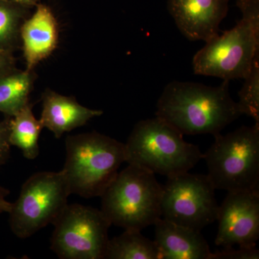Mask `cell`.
Instances as JSON below:
<instances>
[{
	"label": "cell",
	"mask_w": 259,
	"mask_h": 259,
	"mask_svg": "<svg viewBox=\"0 0 259 259\" xmlns=\"http://www.w3.org/2000/svg\"><path fill=\"white\" fill-rule=\"evenodd\" d=\"M156 108V117L183 136H216L243 115L231 96L229 81L217 87L171 81L163 89Z\"/></svg>",
	"instance_id": "6da1fadb"
},
{
	"label": "cell",
	"mask_w": 259,
	"mask_h": 259,
	"mask_svg": "<svg viewBox=\"0 0 259 259\" xmlns=\"http://www.w3.org/2000/svg\"><path fill=\"white\" fill-rule=\"evenodd\" d=\"M236 6L241 20L196 53L194 74L230 81L245 79L249 73L259 56V0H236Z\"/></svg>",
	"instance_id": "7a4b0ae2"
},
{
	"label": "cell",
	"mask_w": 259,
	"mask_h": 259,
	"mask_svg": "<svg viewBox=\"0 0 259 259\" xmlns=\"http://www.w3.org/2000/svg\"><path fill=\"white\" fill-rule=\"evenodd\" d=\"M61 170L70 194L100 197L125 162V144L96 131L69 136Z\"/></svg>",
	"instance_id": "3957f363"
},
{
	"label": "cell",
	"mask_w": 259,
	"mask_h": 259,
	"mask_svg": "<svg viewBox=\"0 0 259 259\" xmlns=\"http://www.w3.org/2000/svg\"><path fill=\"white\" fill-rule=\"evenodd\" d=\"M125 144V162L167 178L190 171L203 153L161 119L138 122Z\"/></svg>",
	"instance_id": "277c9868"
},
{
	"label": "cell",
	"mask_w": 259,
	"mask_h": 259,
	"mask_svg": "<svg viewBox=\"0 0 259 259\" xmlns=\"http://www.w3.org/2000/svg\"><path fill=\"white\" fill-rule=\"evenodd\" d=\"M162 190L155 174L128 164L100 196L102 212L112 225L141 231L161 218Z\"/></svg>",
	"instance_id": "5b68a950"
},
{
	"label": "cell",
	"mask_w": 259,
	"mask_h": 259,
	"mask_svg": "<svg viewBox=\"0 0 259 259\" xmlns=\"http://www.w3.org/2000/svg\"><path fill=\"white\" fill-rule=\"evenodd\" d=\"M214 137L202 158L214 188L259 191V124Z\"/></svg>",
	"instance_id": "8992f818"
},
{
	"label": "cell",
	"mask_w": 259,
	"mask_h": 259,
	"mask_svg": "<svg viewBox=\"0 0 259 259\" xmlns=\"http://www.w3.org/2000/svg\"><path fill=\"white\" fill-rule=\"evenodd\" d=\"M70 195L62 171H40L24 182L9 212L11 231L27 239L52 224L67 205Z\"/></svg>",
	"instance_id": "52a82bcc"
},
{
	"label": "cell",
	"mask_w": 259,
	"mask_h": 259,
	"mask_svg": "<svg viewBox=\"0 0 259 259\" xmlns=\"http://www.w3.org/2000/svg\"><path fill=\"white\" fill-rule=\"evenodd\" d=\"M51 249L62 259H104L111 226L101 209L67 204L53 222Z\"/></svg>",
	"instance_id": "ba28073f"
},
{
	"label": "cell",
	"mask_w": 259,
	"mask_h": 259,
	"mask_svg": "<svg viewBox=\"0 0 259 259\" xmlns=\"http://www.w3.org/2000/svg\"><path fill=\"white\" fill-rule=\"evenodd\" d=\"M215 190L207 175L187 171L168 177L162 190L161 218L201 231L217 221Z\"/></svg>",
	"instance_id": "9c48e42d"
},
{
	"label": "cell",
	"mask_w": 259,
	"mask_h": 259,
	"mask_svg": "<svg viewBox=\"0 0 259 259\" xmlns=\"http://www.w3.org/2000/svg\"><path fill=\"white\" fill-rule=\"evenodd\" d=\"M216 245L256 246L259 238V191L228 192L218 208Z\"/></svg>",
	"instance_id": "30bf717a"
},
{
	"label": "cell",
	"mask_w": 259,
	"mask_h": 259,
	"mask_svg": "<svg viewBox=\"0 0 259 259\" xmlns=\"http://www.w3.org/2000/svg\"><path fill=\"white\" fill-rule=\"evenodd\" d=\"M229 0H168V10L182 35L207 42L220 33Z\"/></svg>",
	"instance_id": "8fae6325"
},
{
	"label": "cell",
	"mask_w": 259,
	"mask_h": 259,
	"mask_svg": "<svg viewBox=\"0 0 259 259\" xmlns=\"http://www.w3.org/2000/svg\"><path fill=\"white\" fill-rule=\"evenodd\" d=\"M59 24L52 10L39 3L33 14L25 20L20 29L26 71H34L40 61L55 51L59 44Z\"/></svg>",
	"instance_id": "7c38bea8"
},
{
	"label": "cell",
	"mask_w": 259,
	"mask_h": 259,
	"mask_svg": "<svg viewBox=\"0 0 259 259\" xmlns=\"http://www.w3.org/2000/svg\"><path fill=\"white\" fill-rule=\"evenodd\" d=\"M42 112L40 120L44 128L49 129L56 139L65 133L81 127L103 114L80 105L73 97H67L47 89L42 94Z\"/></svg>",
	"instance_id": "4fadbf2b"
},
{
	"label": "cell",
	"mask_w": 259,
	"mask_h": 259,
	"mask_svg": "<svg viewBox=\"0 0 259 259\" xmlns=\"http://www.w3.org/2000/svg\"><path fill=\"white\" fill-rule=\"evenodd\" d=\"M154 226L153 241L161 259H210L212 252L200 231L162 218Z\"/></svg>",
	"instance_id": "5bb4252c"
},
{
	"label": "cell",
	"mask_w": 259,
	"mask_h": 259,
	"mask_svg": "<svg viewBox=\"0 0 259 259\" xmlns=\"http://www.w3.org/2000/svg\"><path fill=\"white\" fill-rule=\"evenodd\" d=\"M42 128L40 120L33 115L30 102L10 119V146L21 150L27 159H35L39 155L38 139Z\"/></svg>",
	"instance_id": "9a60e30c"
},
{
	"label": "cell",
	"mask_w": 259,
	"mask_h": 259,
	"mask_svg": "<svg viewBox=\"0 0 259 259\" xmlns=\"http://www.w3.org/2000/svg\"><path fill=\"white\" fill-rule=\"evenodd\" d=\"M35 79L34 71L18 69L0 78V112L13 117L30 103Z\"/></svg>",
	"instance_id": "2e32d148"
},
{
	"label": "cell",
	"mask_w": 259,
	"mask_h": 259,
	"mask_svg": "<svg viewBox=\"0 0 259 259\" xmlns=\"http://www.w3.org/2000/svg\"><path fill=\"white\" fill-rule=\"evenodd\" d=\"M104 259H161L156 243L137 230L109 239Z\"/></svg>",
	"instance_id": "e0dca14e"
},
{
	"label": "cell",
	"mask_w": 259,
	"mask_h": 259,
	"mask_svg": "<svg viewBox=\"0 0 259 259\" xmlns=\"http://www.w3.org/2000/svg\"><path fill=\"white\" fill-rule=\"evenodd\" d=\"M30 8L0 0V51L12 53L21 44L20 29Z\"/></svg>",
	"instance_id": "ac0fdd59"
},
{
	"label": "cell",
	"mask_w": 259,
	"mask_h": 259,
	"mask_svg": "<svg viewBox=\"0 0 259 259\" xmlns=\"http://www.w3.org/2000/svg\"><path fill=\"white\" fill-rule=\"evenodd\" d=\"M243 79L245 82L238 93L239 100L237 102L242 115L251 117L255 123L259 124V56Z\"/></svg>",
	"instance_id": "d6986e66"
},
{
	"label": "cell",
	"mask_w": 259,
	"mask_h": 259,
	"mask_svg": "<svg viewBox=\"0 0 259 259\" xmlns=\"http://www.w3.org/2000/svg\"><path fill=\"white\" fill-rule=\"evenodd\" d=\"M259 251L256 246L239 247L238 249L226 248L221 251L212 253L210 259H258Z\"/></svg>",
	"instance_id": "ffe728a7"
},
{
	"label": "cell",
	"mask_w": 259,
	"mask_h": 259,
	"mask_svg": "<svg viewBox=\"0 0 259 259\" xmlns=\"http://www.w3.org/2000/svg\"><path fill=\"white\" fill-rule=\"evenodd\" d=\"M11 117L7 116L4 120L0 122V167L4 165L10 154L9 143L10 124Z\"/></svg>",
	"instance_id": "44dd1931"
},
{
	"label": "cell",
	"mask_w": 259,
	"mask_h": 259,
	"mask_svg": "<svg viewBox=\"0 0 259 259\" xmlns=\"http://www.w3.org/2000/svg\"><path fill=\"white\" fill-rule=\"evenodd\" d=\"M18 69L15 66V59L12 53L0 51V78Z\"/></svg>",
	"instance_id": "7402d4cb"
},
{
	"label": "cell",
	"mask_w": 259,
	"mask_h": 259,
	"mask_svg": "<svg viewBox=\"0 0 259 259\" xmlns=\"http://www.w3.org/2000/svg\"><path fill=\"white\" fill-rule=\"evenodd\" d=\"M9 194V191L0 186V214L9 213L13 207V203L6 200L5 197Z\"/></svg>",
	"instance_id": "603a6c76"
},
{
	"label": "cell",
	"mask_w": 259,
	"mask_h": 259,
	"mask_svg": "<svg viewBox=\"0 0 259 259\" xmlns=\"http://www.w3.org/2000/svg\"><path fill=\"white\" fill-rule=\"evenodd\" d=\"M1 1L8 2V3H15V4L32 8L33 7H36V5L40 3V0H1Z\"/></svg>",
	"instance_id": "cb8c5ba5"
}]
</instances>
